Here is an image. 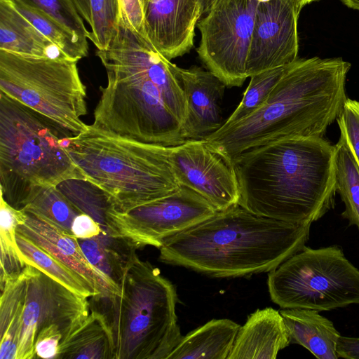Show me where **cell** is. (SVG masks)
I'll return each mask as SVG.
<instances>
[{"instance_id": "cell-1", "label": "cell", "mask_w": 359, "mask_h": 359, "mask_svg": "<svg viewBox=\"0 0 359 359\" xmlns=\"http://www.w3.org/2000/svg\"><path fill=\"white\" fill-rule=\"evenodd\" d=\"M96 55L107 83L91 126L139 142L172 147L187 140L182 123L187 116L184 91L170 60L141 33L119 18L109 45Z\"/></svg>"}, {"instance_id": "cell-2", "label": "cell", "mask_w": 359, "mask_h": 359, "mask_svg": "<svg viewBox=\"0 0 359 359\" xmlns=\"http://www.w3.org/2000/svg\"><path fill=\"white\" fill-rule=\"evenodd\" d=\"M238 205L255 215L311 224L334 205L335 147L323 137H290L233 159Z\"/></svg>"}, {"instance_id": "cell-3", "label": "cell", "mask_w": 359, "mask_h": 359, "mask_svg": "<svg viewBox=\"0 0 359 359\" xmlns=\"http://www.w3.org/2000/svg\"><path fill=\"white\" fill-rule=\"evenodd\" d=\"M351 64L341 57L297 59L266 102L248 116L205 140L232 160L243 152L290 137H323L348 98Z\"/></svg>"}, {"instance_id": "cell-4", "label": "cell", "mask_w": 359, "mask_h": 359, "mask_svg": "<svg viewBox=\"0 0 359 359\" xmlns=\"http://www.w3.org/2000/svg\"><path fill=\"white\" fill-rule=\"evenodd\" d=\"M311 225L257 215L238 204L168 238L159 261L214 278L269 272L306 246Z\"/></svg>"}, {"instance_id": "cell-5", "label": "cell", "mask_w": 359, "mask_h": 359, "mask_svg": "<svg viewBox=\"0 0 359 359\" xmlns=\"http://www.w3.org/2000/svg\"><path fill=\"white\" fill-rule=\"evenodd\" d=\"M177 302L175 286L136 255L120 292L91 297L90 308L101 313L108 324L114 359H168L183 337Z\"/></svg>"}, {"instance_id": "cell-6", "label": "cell", "mask_w": 359, "mask_h": 359, "mask_svg": "<svg viewBox=\"0 0 359 359\" xmlns=\"http://www.w3.org/2000/svg\"><path fill=\"white\" fill-rule=\"evenodd\" d=\"M72 136L0 93V194L10 205L22 210L43 188L86 180L65 149Z\"/></svg>"}, {"instance_id": "cell-7", "label": "cell", "mask_w": 359, "mask_h": 359, "mask_svg": "<svg viewBox=\"0 0 359 359\" xmlns=\"http://www.w3.org/2000/svg\"><path fill=\"white\" fill-rule=\"evenodd\" d=\"M65 149L86 180L102 189L119 212L167 196L180 187L169 147L131 140L90 125L69 137Z\"/></svg>"}, {"instance_id": "cell-8", "label": "cell", "mask_w": 359, "mask_h": 359, "mask_svg": "<svg viewBox=\"0 0 359 359\" xmlns=\"http://www.w3.org/2000/svg\"><path fill=\"white\" fill-rule=\"evenodd\" d=\"M77 62L0 50V93L76 136L88 128L81 118L87 114L86 88Z\"/></svg>"}, {"instance_id": "cell-9", "label": "cell", "mask_w": 359, "mask_h": 359, "mask_svg": "<svg viewBox=\"0 0 359 359\" xmlns=\"http://www.w3.org/2000/svg\"><path fill=\"white\" fill-rule=\"evenodd\" d=\"M267 285L281 309L320 312L359 304V269L338 245L305 246L269 272Z\"/></svg>"}, {"instance_id": "cell-10", "label": "cell", "mask_w": 359, "mask_h": 359, "mask_svg": "<svg viewBox=\"0 0 359 359\" xmlns=\"http://www.w3.org/2000/svg\"><path fill=\"white\" fill-rule=\"evenodd\" d=\"M259 0H216L197 27V53L208 70L228 87L248 78L247 61Z\"/></svg>"}, {"instance_id": "cell-11", "label": "cell", "mask_w": 359, "mask_h": 359, "mask_svg": "<svg viewBox=\"0 0 359 359\" xmlns=\"http://www.w3.org/2000/svg\"><path fill=\"white\" fill-rule=\"evenodd\" d=\"M218 210L191 189L174 193L126 212L108 214L110 233L128 239L137 249L160 248L169 238L213 216Z\"/></svg>"}, {"instance_id": "cell-12", "label": "cell", "mask_w": 359, "mask_h": 359, "mask_svg": "<svg viewBox=\"0 0 359 359\" xmlns=\"http://www.w3.org/2000/svg\"><path fill=\"white\" fill-rule=\"evenodd\" d=\"M27 291L16 359L36 358L35 339L53 328L67 338L90 313V303L36 267L27 264ZM60 343V344H61Z\"/></svg>"}, {"instance_id": "cell-13", "label": "cell", "mask_w": 359, "mask_h": 359, "mask_svg": "<svg viewBox=\"0 0 359 359\" xmlns=\"http://www.w3.org/2000/svg\"><path fill=\"white\" fill-rule=\"evenodd\" d=\"M176 179L195 191L218 211L238 204V182L231 159L206 140H187L169 147Z\"/></svg>"}, {"instance_id": "cell-14", "label": "cell", "mask_w": 359, "mask_h": 359, "mask_svg": "<svg viewBox=\"0 0 359 359\" xmlns=\"http://www.w3.org/2000/svg\"><path fill=\"white\" fill-rule=\"evenodd\" d=\"M301 10L294 0H259L247 61L248 77L298 59Z\"/></svg>"}, {"instance_id": "cell-15", "label": "cell", "mask_w": 359, "mask_h": 359, "mask_svg": "<svg viewBox=\"0 0 359 359\" xmlns=\"http://www.w3.org/2000/svg\"><path fill=\"white\" fill-rule=\"evenodd\" d=\"M143 35L168 60L193 47L195 28L203 15L198 0H143Z\"/></svg>"}, {"instance_id": "cell-16", "label": "cell", "mask_w": 359, "mask_h": 359, "mask_svg": "<svg viewBox=\"0 0 359 359\" xmlns=\"http://www.w3.org/2000/svg\"><path fill=\"white\" fill-rule=\"evenodd\" d=\"M172 69L187 102L184 136L187 140H204L224 124L220 104L226 86L214 73L198 66L184 69L173 64Z\"/></svg>"}, {"instance_id": "cell-17", "label": "cell", "mask_w": 359, "mask_h": 359, "mask_svg": "<svg viewBox=\"0 0 359 359\" xmlns=\"http://www.w3.org/2000/svg\"><path fill=\"white\" fill-rule=\"evenodd\" d=\"M22 212L16 232L78 273L90 282L99 294L111 293L101 274L86 259L76 238L39 217Z\"/></svg>"}, {"instance_id": "cell-18", "label": "cell", "mask_w": 359, "mask_h": 359, "mask_svg": "<svg viewBox=\"0 0 359 359\" xmlns=\"http://www.w3.org/2000/svg\"><path fill=\"white\" fill-rule=\"evenodd\" d=\"M290 344L280 311L271 307L257 309L240 327L227 359H275Z\"/></svg>"}, {"instance_id": "cell-19", "label": "cell", "mask_w": 359, "mask_h": 359, "mask_svg": "<svg viewBox=\"0 0 359 359\" xmlns=\"http://www.w3.org/2000/svg\"><path fill=\"white\" fill-rule=\"evenodd\" d=\"M0 50L25 57L71 60L7 0H0Z\"/></svg>"}, {"instance_id": "cell-20", "label": "cell", "mask_w": 359, "mask_h": 359, "mask_svg": "<svg viewBox=\"0 0 359 359\" xmlns=\"http://www.w3.org/2000/svg\"><path fill=\"white\" fill-rule=\"evenodd\" d=\"M287 328L290 344L309 350L318 359H337L340 333L333 323L307 309H283L280 311Z\"/></svg>"}, {"instance_id": "cell-21", "label": "cell", "mask_w": 359, "mask_h": 359, "mask_svg": "<svg viewBox=\"0 0 359 359\" xmlns=\"http://www.w3.org/2000/svg\"><path fill=\"white\" fill-rule=\"evenodd\" d=\"M90 264L101 274L111 293L120 292L123 276L137 255V248L126 238L102 230L95 237L78 238Z\"/></svg>"}, {"instance_id": "cell-22", "label": "cell", "mask_w": 359, "mask_h": 359, "mask_svg": "<svg viewBox=\"0 0 359 359\" xmlns=\"http://www.w3.org/2000/svg\"><path fill=\"white\" fill-rule=\"evenodd\" d=\"M241 325L212 319L183 336L168 359H227Z\"/></svg>"}, {"instance_id": "cell-23", "label": "cell", "mask_w": 359, "mask_h": 359, "mask_svg": "<svg viewBox=\"0 0 359 359\" xmlns=\"http://www.w3.org/2000/svg\"><path fill=\"white\" fill-rule=\"evenodd\" d=\"M114 359L111 334L104 316L90 309L84 321L60 345L57 359Z\"/></svg>"}, {"instance_id": "cell-24", "label": "cell", "mask_w": 359, "mask_h": 359, "mask_svg": "<svg viewBox=\"0 0 359 359\" xmlns=\"http://www.w3.org/2000/svg\"><path fill=\"white\" fill-rule=\"evenodd\" d=\"M0 359H16L27 291L26 269L1 286Z\"/></svg>"}, {"instance_id": "cell-25", "label": "cell", "mask_w": 359, "mask_h": 359, "mask_svg": "<svg viewBox=\"0 0 359 359\" xmlns=\"http://www.w3.org/2000/svg\"><path fill=\"white\" fill-rule=\"evenodd\" d=\"M15 239L20 256L27 264L36 267L80 296L88 298L99 294L90 282L29 239L18 232Z\"/></svg>"}, {"instance_id": "cell-26", "label": "cell", "mask_w": 359, "mask_h": 359, "mask_svg": "<svg viewBox=\"0 0 359 359\" xmlns=\"http://www.w3.org/2000/svg\"><path fill=\"white\" fill-rule=\"evenodd\" d=\"M334 147L337 192L345 205L341 216L359 229V167L341 130Z\"/></svg>"}, {"instance_id": "cell-27", "label": "cell", "mask_w": 359, "mask_h": 359, "mask_svg": "<svg viewBox=\"0 0 359 359\" xmlns=\"http://www.w3.org/2000/svg\"><path fill=\"white\" fill-rule=\"evenodd\" d=\"M7 1L71 60L79 61L87 56L88 41L79 38L55 19L22 0Z\"/></svg>"}, {"instance_id": "cell-28", "label": "cell", "mask_w": 359, "mask_h": 359, "mask_svg": "<svg viewBox=\"0 0 359 359\" xmlns=\"http://www.w3.org/2000/svg\"><path fill=\"white\" fill-rule=\"evenodd\" d=\"M22 210L10 205L0 196V245L1 273L0 286L6 281L19 277L26 269L27 264L20 254L15 234Z\"/></svg>"}, {"instance_id": "cell-29", "label": "cell", "mask_w": 359, "mask_h": 359, "mask_svg": "<svg viewBox=\"0 0 359 359\" xmlns=\"http://www.w3.org/2000/svg\"><path fill=\"white\" fill-rule=\"evenodd\" d=\"M56 187L81 213L90 216L110 233L108 214L115 208L102 189L83 180H66Z\"/></svg>"}, {"instance_id": "cell-30", "label": "cell", "mask_w": 359, "mask_h": 359, "mask_svg": "<svg viewBox=\"0 0 359 359\" xmlns=\"http://www.w3.org/2000/svg\"><path fill=\"white\" fill-rule=\"evenodd\" d=\"M22 211L39 217L71 235L72 222L81 213L56 187L41 189Z\"/></svg>"}, {"instance_id": "cell-31", "label": "cell", "mask_w": 359, "mask_h": 359, "mask_svg": "<svg viewBox=\"0 0 359 359\" xmlns=\"http://www.w3.org/2000/svg\"><path fill=\"white\" fill-rule=\"evenodd\" d=\"M291 64L269 69L251 76L242 100L223 125L233 124L262 107Z\"/></svg>"}, {"instance_id": "cell-32", "label": "cell", "mask_w": 359, "mask_h": 359, "mask_svg": "<svg viewBox=\"0 0 359 359\" xmlns=\"http://www.w3.org/2000/svg\"><path fill=\"white\" fill-rule=\"evenodd\" d=\"M91 24L88 39L97 50L107 48L117 29L120 6L118 0H89Z\"/></svg>"}, {"instance_id": "cell-33", "label": "cell", "mask_w": 359, "mask_h": 359, "mask_svg": "<svg viewBox=\"0 0 359 359\" xmlns=\"http://www.w3.org/2000/svg\"><path fill=\"white\" fill-rule=\"evenodd\" d=\"M58 21L68 30L87 41L90 34L72 0H22Z\"/></svg>"}, {"instance_id": "cell-34", "label": "cell", "mask_w": 359, "mask_h": 359, "mask_svg": "<svg viewBox=\"0 0 359 359\" xmlns=\"http://www.w3.org/2000/svg\"><path fill=\"white\" fill-rule=\"evenodd\" d=\"M337 121L359 167V101L347 98Z\"/></svg>"}, {"instance_id": "cell-35", "label": "cell", "mask_w": 359, "mask_h": 359, "mask_svg": "<svg viewBox=\"0 0 359 359\" xmlns=\"http://www.w3.org/2000/svg\"><path fill=\"white\" fill-rule=\"evenodd\" d=\"M119 18L135 31L143 34L144 2L143 0H118Z\"/></svg>"}, {"instance_id": "cell-36", "label": "cell", "mask_w": 359, "mask_h": 359, "mask_svg": "<svg viewBox=\"0 0 359 359\" xmlns=\"http://www.w3.org/2000/svg\"><path fill=\"white\" fill-rule=\"evenodd\" d=\"M101 231V226L90 216L84 213L78 215L72 224V233L77 239L97 236Z\"/></svg>"}, {"instance_id": "cell-37", "label": "cell", "mask_w": 359, "mask_h": 359, "mask_svg": "<svg viewBox=\"0 0 359 359\" xmlns=\"http://www.w3.org/2000/svg\"><path fill=\"white\" fill-rule=\"evenodd\" d=\"M62 337L58 334L41 335L36 339V357L44 359H57Z\"/></svg>"}, {"instance_id": "cell-38", "label": "cell", "mask_w": 359, "mask_h": 359, "mask_svg": "<svg viewBox=\"0 0 359 359\" xmlns=\"http://www.w3.org/2000/svg\"><path fill=\"white\" fill-rule=\"evenodd\" d=\"M339 358L359 359V337L341 336L337 344Z\"/></svg>"}, {"instance_id": "cell-39", "label": "cell", "mask_w": 359, "mask_h": 359, "mask_svg": "<svg viewBox=\"0 0 359 359\" xmlns=\"http://www.w3.org/2000/svg\"><path fill=\"white\" fill-rule=\"evenodd\" d=\"M79 14L89 26L91 24L89 0H72Z\"/></svg>"}, {"instance_id": "cell-40", "label": "cell", "mask_w": 359, "mask_h": 359, "mask_svg": "<svg viewBox=\"0 0 359 359\" xmlns=\"http://www.w3.org/2000/svg\"><path fill=\"white\" fill-rule=\"evenodd\" d=\"M203 10V14H205L210 9L212 5L216 0H198Z\"/></svg>"}, {"instance_id": "cell-41", "label": "cell", "mask_w": 359, "mask_h": 359, "mask_svg": "<svg viewBox=\"0 0 359 359\" xmlns=\"http://www.w3.org/2000/svg\"><path fill=\"white\" fill-rule=\"evenodd\" d=\"M347 7L359 11V0H340Z\"/></svg>"}, {"instance_id": "cell-42", "label": "cell", "mask_w": 359, "mask_h": 359, "mask_svg": "<svg viewBox=\"0 0 359 359\" xmlns=\"http://www.w3.org/2000/svg\"><path fill=\"white\" fill-rule=\"evenodd\" d=\"M317 0H294V1L297 3V4L298 5V6L302 9V8L304 6H305L306 5L313 2V1H316Z\"/></svg>"}]
</instances>
